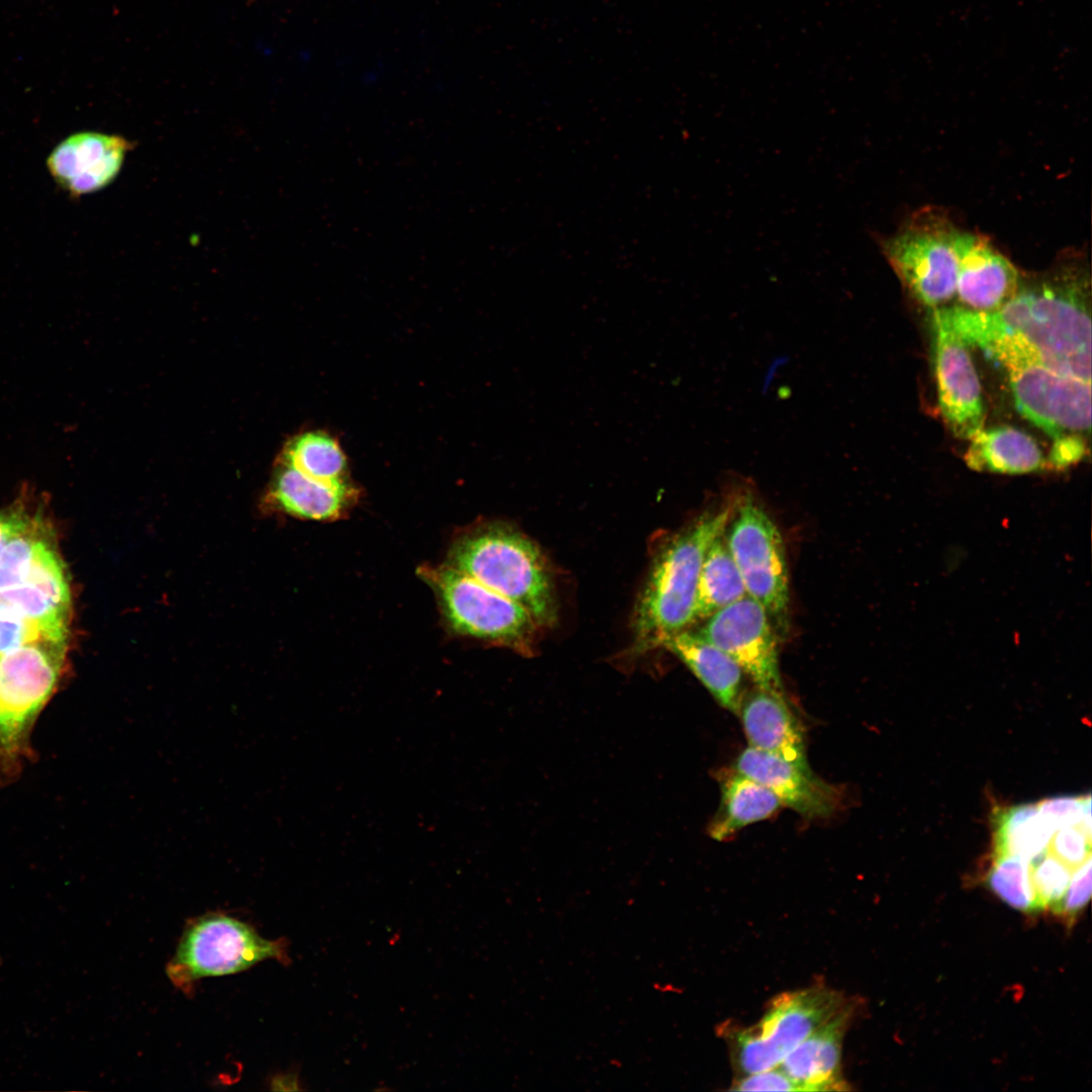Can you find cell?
I'll list each match as a JSON object with an SVG mask.
<instances>
[{
	"mask_svg": "<svg viewBox=\"0 0 1092 1092\" xmlns=\"http://www.w3.org/2000/svg\"><path fill=\"white\" fill-rule=\"evenodd\" d=\"M1031 880L1041 910L1059 912L1072 869L1049 850L1030 862Z\"/></svg>",
	"mask_w": 1092,
	"mask_h": 1092,
	"instance_id": "obj_28",
	"label": "cell"
},
{
	"mask_svg": "<svg viewBox=\"0 0 1092 1092\" xmlns=\"http://www.w3.org/2000/svg\"><path fill=\"white\" fill-rule=\"evenodd\" d=\"M420 575L438 596L452 629L532 655L539 626L518 603L452 567H425Z\"/></svg>",
	"mask_w": 1092,
	"mask_h": 1092,
	"instance_id": "obj_8",
	"label": "cell"
},
{
	"mask_svg": "<svg viewBox=\"0 0 1092 1092\" xmlns=\"http://www.w3.org/2000/svg\"><path fill=\"white\" fill-rule=\"evenodd\" d=\"M1069 252L1040 274L1021 276L1014 296L990 312L939 307L969 345L1008 372L1038 365L1091 382L1090 274Z\"/></svg>",
	"mask_w": 1092,
	"mask_h": 1092,
	"instance_id": "obj_1",
	"label": "cell"
},
{
	"mask_svg": "<svg viewBox=\"0 0 1092 1092\" xmlns=\"http://www.w3.org/2000/svg\"><path fill=\"white\" fill-rule=\"evenodd\" d=\"M271 1089L280 1091H301L304 1090L302 1082L300 1080L299 1072L297 1069L289 1070L274 1075L271 1079Z\"/></svg>",
	"mask_w": 1092,
	"mask_h": 1092,
	"instance_id": "obj_36",
	"label": "cell"
},
{
	"mask_svg": "<svg viewBox=\"0 0 1092 1092\" xmlns=\"http://www.w3.org/2000/svg\"><path fill=\"white\" fill-rule=\"evenodd\" d=\"M282 462L321 481L347 479V460L339 443L327 433L305 432L285 446Z\"/></svg>",
	"mask_w": 1092,
	"mask_h": 1092,
	"instance_id": "obj_23",
	"label": "cell"
},
{
	"mask_svg": "<svg viewBox=\"0 0 1092 1092\" xmlns=\"http://www.w3.org/2000/svg\"><path fill=\"white\" fill-rule=\"evenodd\" d=\"M1091 856L1072 871L1071 879L1058 914L1069 922L1087 905L1091 896Z\"/></svg>",
	"mask_w": 1092,
	"mask_h": 1092,
	"instance_id": "obj_32",
	"label": "cell"
},
{
	"mask_svg": "<svg viewBox=\"0 0 1092 1092\" xmlns=\"http://www.w3.org/2000/svg\"><path fill=\"white\" fill-rule=\"evenodd\" d=\"M24 582L34 585L57 607L70 612L72 597L68 573L54 540L39 549Z\"/></svg>",
	"mask_w": 1092,
	"mask_h": 1092,
	"instance_id": "obj_27",
	"label": "cell"
},
{
	"mask_svg": "<svg viewBox=\"0 0 1092 1092\" xmlns=\"http://www.w3.org/2000/svg\"><path fill=\"white\" fill-rule=\"evenodd\" d=\"M289 945L286 937L267 939L244 921L209 913L187 924L166 972L186 992L199 979L236 974L265 960L289 966Z\"/></svg>",
	"mask_w": 1092,
	"mask_h": 1092,
	"instance_id": "obj_5",
	"label": "cell"
},
{
	"mask_svg": "<svg viewBox=\"0 0 1092 1092\" xmlns=\"http://www.w3.org/2000/svg\"><path fill=\"white\" fill-rule=\"evenodd\" d=\"M1049 851L1074 870L1091 856V835L1079 826H1063L1054 832Z\"/></svg>",
	"mask_w": 1092,
	"mask_h": 1092,
	"instance_id": "obj_30",
	"label": "cell"
},
{
	"mask_svg": "<svg viewBox=\"0 0 1092 1092\" xmlns=\"http://www.w3.org/2000/svg\"><path fill=\"white\" fill-rule=\"evenodd\" d=\"M29 515L22 503H14L0 510V553L8 542L26 530L35 520Z\"/></svg>",
	"mask_w": 1092,
	"mask_h": 1092,
	"instance_id": "obj_35",
	"label": "cell"
},
{
	"mask_svg": "<svg viewBox=\"0 0 1092 1092\" xmlns=\"http://www.w3.org/2000/svg\"><path fill=\"white\" fill-rule=\"evenodd\" d=\"M0 616L28 619L59 639L68 638L70 612L57 607L28 582L0 589Z\"/></svg>",
	"mask_w": 1092,
	"mask_h": 1092,
	"instance_id": "obj_25",
	"label": "cell"
},
{
	"mask_svg": "<svg viewBox=\"0 0 1092 1092\" xmlns=\"http://www.w3.org/2000/svg\"><path fill=\"white\" fill-rule=\"evenodd\" d=\"M720 806L708 827L710 836L722 841L741 828L772 816L783 805L756 781L735 769L719 780Z\"/></svg>",
	"mask_w": 1092,
	"mask_h": 1092,
	"instance_id": "obj_20",
	"label": "cell"
},
{
	"mask_svg": "<svg viewBox=\"0 0 1092 1092\" xmlns=\"http://www.w3.org/2000/svg\"><path fill=\"white\" fill-rule=\"evenodd\" d=\"M736 1091H800L797 1084L779 1067L739 1077Z\"/></svg>",
	"mask_w": 1092,
	"mask_h": 1092,
	"instance_id": "obj_33",
	"label": "cell"
},
{
	"mask_svg": "<svg viewBox=\"0 0 1092 1092\" xmlns=\"http://www.w3.org/2000/svg\"><path fill=\"white\" fill-rule=\"evenodd\" d=\"M961 232L945 210L926 206L913 212L894 234L875 237L904 289L933 310L953 301Z\"/></svg>",
	"mask_w": 1092,
	"mask_h": 1092,
	"instance_id": "obj_4",
	"label": "cell"
},
{
	"mask_svg": "<svg viewBox=\"0 0 1092 1092\" xmlns=\"http://www.w3.org/2000/svg\"><path fill=\"white\" fill-rule=\"evenodd\" d=\"M747 596L740 572L726 544L725 530L715 538L702 564L695 624Z\"/></svg>",
	"mask_w": 1092,
	"mask_h": 1092,
	"instance_id": "obj_22",
	"label": "cell"
},
{
	"mask_svg": "<svg viewBox=\"0 0 1092 1092\" xmlns=\"http://www.w3.org/2000/svg\"><path fill=\"white\" fill-rule=\"evenodd\" d=\"M733 512L725 529L730 554L746 593L766 610L776 626L789 614V572L782 535L748 484H733Z\"/></svg>",
	"mask_w": 1092,
	"mask_h": 1092,
	"instance_id": "obj_6",
	"label": "cell"
},
{
	"mask_svg": "<svg viewBox=\"0 0 1092 1092\" xmlns=\"http://www.w3.org/2000/svg\"><path fill=\"white\" fill-rule=\"evenodd\" d=\"M131 147V143L120 135L78 132L52 151L47 161L48 169L70 194L93 193L116 178Z\"/></svg>",
	"mask_w": 1092,
	"mask_h": 1092,
	"instance_id": "obj_14",
	"label": "cell"
},
{
	"mask_svg": "<svg viewBox=\"0 0 1092 1092\" xmlns=\"http://www.w3.org/2000/svg\"><path fill=\"white\" fill-rule=\"evenodd\" d=\"M738 715L750 747L809 766L801 726L784 693L756 687L743 696Z\"/></svg>",
	"mask_w": 1092,
	"mask_h": 1092,
	"instance_id": "obj_15",
	"label": "cell"
},
{
	"mask_svg": "<svg viewBox=\"0 0 1092 1092\" xmlns=\"http://www.w3.org/2000/svg\"><path fill=\"white\" fill-rule=\"evenodd\" d=\"M37 515L33 523L11 539L0 553V589L23 583L39 549L54 540Z\"/></svg>",
	"mask_w": 1092,
	"mask_h": 1092,
	"instance_id": "obj_26",
	"label": "cell"
},
{
	"mask_svg": "<svg viewBox=\"0 0 1092 1092\" xmlns=\"http://www.w3.org/2000/svg\"><path fill=\"white\" fill-rule=\"evenodd\" d=\"M1040 814L1055 830L1063 826H1079L1091 835V797L1057 796L1037 803Z\"/></svg>",
	"mask_w": 1092,
	"mask_h": 1092,
	"instance_id": "obj_29",
	"label": "cell"
},
{
	"mask_svg": "<svg viewBox=\"0 0 1092 1092\" xmlns=\"http://www.w3.org/2000/svg\"><path fill=\"white\" fill-rule=\"evenodd\" d=\"M932 357L941 418L951 434L970 440L984 428L980 379L969 345L941 308L932 310Z\"/></svg>",
	"mask_w": 1092,
	"mask_h": 1092,
	"instance_id": "obj_10",
	"label": "cell"
},
{
	"mask_svg": "<svg viewBox=\"0 0 1092 1092\" xmlns=\"http://www.w3.org/2000/svg\"><path fill=\"white\" fill-rule=\"evenodd\" d=\"M849 1003L839 992L823 985L776 997L758 1022L729 1034L737 1078L778 1067L797 1045Z\"/></svg>",
	"mask_w": 1092,
	"mask_h": 1092,
	"instance_id": "obj_7",
	"label": "cell"
},
{
	"mask_svg": "<svg viewBox=\"0 0 1092 1092\" xmlns=\"http://www.w3.org/2000/svg\"><path fill=\"white\" fill-rule=\"evenodd\" d=\"M734 769L767 788L783 806L803 817L826 818L840 808V791L814 775L809 766L748 746L738 755Z\"/></svg>",
	"mask_w": 1092,
	"mask_h": 1092,
	"instance_id": "obj_13",
	"label": "cell"
},
{
	"mask_svg": "<svg viewBox=\"0 0 1092 1092\" xmlns=\"http://www.w3.org/2000/svg\"><path fill=\"white\" fill-rule=\"evenodd\" d=\"M964 460L980 472L1026 474L1048 469L1046 457L1027 433L1010 426L980 430L971 439Z\"/></svg>",
	"mask_w": 1092,
	"mask_h": 1092,
	"instance_id": "obj_19",
	"label": "cell"
},
{
	"mask_svg": "<svg viewBox=\"0 0 1092 1092\" xmlns=\"http://www.w3.org/2000/svg\"><path fill=\"white\" fill-rule=\"evenodd\" d=\"M727 654L756 687L784 693L775 625L748 595L717 611L695 632Z\"/></svg>",
	"mask_w": 1092,
	"mask_h": 1092,
	"instance_id": "obj_9",
	"label": "cell"
},
{
	"mask_svg": "<svg viewBox=\"0 0 1092 1092\" xmlns=\"http://www.w3.org/2000/svg\"><path fill=\"white\" fill-rule=\"evenodd\" d=\"M450 565L525 608L539 628L557 620L553 577L538 545L504 524L481 526L460 538Z\"/></svg>",
	"mask_w": 1092,
	"mask_h": 1092,
	"instance_id": "obj_3",
	"label": "cell"
},
{
	"mask_svg": "<svg viewBox=\"0 0 1092 1092\" xmlns=\"http://www.w3.org/2000/svg\"><path fill=\"white\" fill-rule=\"evenodd\" d=\"M661 647L679 658L723 708L738 714L744 672L727 654L689 629L669 636Z\"/></svg>",
	"mask_w": 1092,
	"mask_h": 1092,
	"instance_id": "obj_18",
	"label": "cell"
},
{
	"mask_svg": "<svg viewBox=\"0 0 1092 1092\" xmlns=\"http://www.w3.org/2000/svg\"><path fill=\"white\" fill-rule=\"evenodd\" d=\"M732 512L733 500L728 495L725 505L702 513L656 551L633 611L632 655L661 647L669 636L695 624L702 564Z\"/></svg>",
	"mask_w": 1092,
	"mask_h": 1092,
	"instance_id": "obj_2",
	"label": "cell"
},
{
	"mask_svg": "<svg viewBox=\"0 0 1092 1092\" xmlns=\"http://www.w3.org/2000/svg\"><path fill=\"white\" fill-rule=\"evenodd\" d=\"M854 1012L850 1002L797 1045L778 1066L800 1091L847 1090L841 1076L842 1041Z\"/></svg>",
	"mask_w": 1092,
	"mask_h": 1092,
	"instance_id": "obj_16",
	"label": "cell"
},
{
	"mask_svg": "<svg viewBox=\"0 0 1092 1092\" xmlns=\"http://www.w3.org/2000/svg\"><path fill=\"white\" fill-rule=\"evenodd\" d=\"M1019 414L1052 439L1091 428V382L1042 366L1008 372Z\"/></svg>",
	"mask_w": 1092,
	"mask_h": 1092,
	"instance_id": "obj_11",
	"label": "cell"
},
{
	"mask_svg": "<svg viewBox=\"0 0 1092 1092\" xmlns=\"http://www.w3.org/2000/svg\"><path fill=\"white\" fill-rule=\"evenodd\" d=\"M1055 831L1037 803L1001 809L994 818V855L1012 854L1031 862L1049 850Z\"/></svg>",
	"mask_w": 1092,
	"mask_h": 1092,
	"instance_id": "obj_21",
	"label": "cell"
},
{
	"mask_svg": "<svg viewBox=\"0 0 1092 1092\" xmlns=\"http://www.w3.org/2000/svg\"><path fill=\"white\" fill-rule=\"evenodd\" d=\"M1085 454L1086 444L1082 435H1064L1053 439L1046 457L1048 469H1066L1081 461Z\"/></svg>",
	"mask_w": 1092,
	"mask_h": 1092,
	"instance_id": "obj_34",
	"label": "cell"
},
{
	"mask_svg": "<svg viewBox=\"0 0 1092 1092\" xmlns=\"http://www.w3.org/2000/svg\"><path fill=\"white\" fill-rule=\"evenodd\" d=\"M40 640L66 641L55 637L40 624L23 618L0 616V655Z\"/></svg>",
	"mask_w": 1092,
	"mask_h": 1092,
	"instance_id": "obj_31",
	"label": "cell"
},
{
	"mask_svg": "<svg viewBox=\"0 0 1092 1092\" xmlns=\"http://www.w3.org/2000/svg\"><path fill=\"white\" fill-rule=\"evenodd\" d=\"M277 509L297 518L334 520L344 515L356 499V489L348 481H321L280 462L268 494Z\"/></svg>",
	"mask_w": 1092,
	"mask_h": 1092,
	"instance_id": "obj_17",
	"label": "cell"
},
{
	"mask_svg": "<svg viewBox=\"0 0 1092 1092\" xmlns=\"http://www.w3.org/2000/svg\"><path fill=\"white\" fill-rule=\"evenodd\" d=\"M987 886L1008 906L1027 914L1041 911L1031 880L1030 862L1012 854L994 855Z\"/></svg>",
	"mask_w": 1092,
	"mask_h": 1092,
	"instance_id": "obj_24",
	"label": "cell"
},
{
	"mask_svg": "<svg viewBox=\"0 0 1092 1092\" xmlns=\"http://www.w3.org/2000/svg\"><path fill=\"white\" fill-rule=\"evenodd\" d=\"M958 249L956 295L950 304L990 312L1014 296L1022 275L987 237L962 231Z\"/></svg>",
	"mask_w": 1092,
	"mask_h": 1092,
	"instance_id": "obj_12",
	"label": "cell"
}]
</instances>
